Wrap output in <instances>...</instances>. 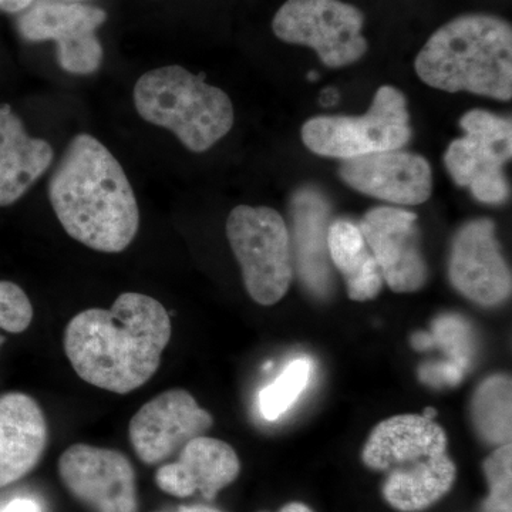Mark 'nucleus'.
Segmentation results:
<instances>
[{
	"mask_svg": "<svg viewBox=\"0 0 512 512\" xmlns=\"http://www.w3.org/2000/svg\"><path fill=\"white\" fill-rule=\"evenodd\" d=\"M35 0H0V9L9 13H18L29 9Z\"/></svg>",
	"mask_w": 512,
	"mask_h": 512,
	"instance_id": "28",
	"label": "nucleus"
},
{
	"mask_svg": "<svg viewBox=\"0 0 512 512\" xmlns=\"http://www.w3.org/2000/svg\"><path fill=\"white\" fill-rule=\"evenodd\" d=\"M456 466L448 454L427 458L413 466L389 471L384 498L396 510L421 511L439 501L456 480Z\"/></svg>",
	"mask_w": 512,
	"mask_h": 512,
	"instance_id": "21",
	"label": "nucleus"
},
{
	"mask_svg": "<svg viewBox=\"0 0 512 512\" xmlns=\"http://www.w3.org/2000/svg\"><path fill=\"white\" fill-rule=\"evenodd\" d=\"M47 441L46 416L35 399L19 392L0 396V488L32 473Z\"/></svg>",
	"mask_w": 512,
	"mask_h": 512,
	"instance_id": "16",
	"label": "nucleus"
},
{
	"mask_svg": "<svg viewBox=\"0 0 512 512\" xmlns=\"http://www.w3.org/2000/svg\"><path fill=\"white\" fill-rule=\"evenodd\" d=\"M460 126L466 137L448 146L444 156L448 173L458 185L470 188L478 201L503 204L510 195L504 165L512 154L511 120L471 110L461 117Z\"/></svg>",
	"mask_w": 512,
	"mask_h": 512,
	"instance_id": "8",
	"label": "nucleus"
},
{
	"mask_svg": "<svg viewBox=\"0 0 512 512\" xmlns=\"http://www.w3.org/2000/svg\"><path fill=\"white\" fill-rule=\"evenodd\" d=\"M214 419L202 409L191 393L171 389L144 404L130 421L128 437L137 457L147 466H156L180 453L181 448L204 436Z\"/></svg>",
	"mask_w": 512,
	"mask_h": 512,
	"instance_id": "11",
	"label": "nucleus"
},
{
	"mask_svg": "<svg viewBox=\"0 0 512 512\" xmlns=\"http://www.w3.org/2000/svg\"><path fill=\"white\" fill-rule=\"evenodd\" d=\"M158 512H221L217 508L208 507V505H190V507H178L175 511H158Z\"/></svg>",
	"mask_w": 512,
	"mask_h": 512,
	"instance_id": "29",
	"label": "nucleus"
},
{
	"mask_svg": "<svg viewBox=\"0 0 512 512\" xmlns=\"http://www.w3.org/2000/svg\"><path fill=\"white\" fill-rule=\"evenodd\" d=\"M279 512H313L311 508L306 507V505L299 503H292L285 505Z\"/></svg>",
	"mask_w": 512,
	"mask_h": 512,
	"instance_id": "30",
	"label": "nucleus"
},
{
	"mask_svg": "<svg viewBox=\"0 0 512 512\" xmlns=\"http://www.w3.org/2000/svg\"><path fill=\"white\" fill-rule=\"evenodd\" d=\"M60 2H80V0H60Z\"/></svg>",
	"mask_w": 512,
	"mask_h": 512,
	"instance_id": "31",
	"label": "nucleus"
},
{
	"mask_svg": "<svg viewBox=\"0 0 512 512\" xmlns=\"http://www.w3.org/2000/svg\"><path fill=\"white\" fill-rule=\"evenodd\" d=\"M291 210L299 278L309 292L325 298L332 289L328 249L329 202L322 192L302 188L293 195Z\"/></svg>",
	"mask_w": 512,
	"mask_h": 512,
	"instance_id": "18",
	"label": "nucleus"
},
{
	"mask_svg": "<svg viewBox=\"0 0 512 512\" xmlns=\"http://www.w3.org/2000/svg\"><path fill=\"white\" fill-rule=\"evenodd\" d=\"M133 96L141 119L171 131L192 153L210 150L234 126L228 94L181 66L144 73Z\"/></svg>",
	"mask_w": 512,
	"mask_h": 512,
	"instance_id": "4",
	"label": "nucleus"
},
{
	"mask_svg": "<svg viewBox=\"0 0 512 512\" xmlns=\"http://www.w3.org/2000/svg\"><path fill=\"white\" fill-rule=\"evenodd\" d=\"M57 471L66 490L89 511H138L136 471L120 451L73 444L60 456Z\"/></svg>",
	"mask_w": 512,
	"mask_h": 512,
	"instance_id": "10",
	"label": "nucleus"
},
{
	"mask_svg": "<svg viewBox=\"0 0 512 512\" xmlns=\"http://www.w3.org/2000/svg\"><path fill=\"white\" fill-rule=\"evenodd\" d=\"M485 476L490 484V495L484 504L485 512H512V446L497 447L485 460Z\"/></svg>",
	"mask_w": 512,
	"mask_h": 512,
	"instance_id": "25",
	"label": "nucleus"
},
{
	"mask_svg": "<svg viewBox=\"0 0 512 512\" xmlns=\"http://www.w3.org/2000/svg\"><path fill=\"white\" fill-rule=\"evenodd\" d=\"M414 69L434 89L511 100V25L485 13L458 16L430 36Z\"/></svg>",
	"mask_w": 512,
	"mask_h": 512,
	"instance_id": "3",
	"label": "nucleus"
},
{
	"mask_svg": "<svg viewBox=\"0 0 512 512\" xmlns=\"http://www.w3.org/2000/svg\"><path fill=\"white\" fill-rule=\"evenodd\" d=\"M412 134L406 97L392 86L377 90L363 116L313 117L302 127V141L312 153L343 161L400 150Z\"/></svg>",
	"mask_w": 512,
	"mask_h": 512,
	"instance_id": "6",
	"label": "nucleus"
},
{
	"mask_svg": "<svg viewBox=\"0 0 512 512\" xmlns=\"http://www.w3.org/2000/svg\"><path fill=\"white\" fill-rule=\"evenodd\" d=\"M33 320V306L29 296L19 285L0 281V330L22 333ZM3 338L0 336V345Z\"/></svg>",
	"mask_w": 512,
	"mask_h": 512,
	"instance_id": "26",
	"label": "nucleus"
},
{
	"mask_svg": "<svg viewBox=\"0 0 512 512\" xmlns=\"http://www.w3.org/2000/svg\"><path fill=\"white\" fill-rule=\"evenodd\" d=\"M227 237L241 266L245 288L259 305L281 301L291 285V237L272 208L239 205L229 214Z\"/></svg>",
	"mask_w": 512,
	"mask_h": 512,
	"instance_id": "5",
	"label": "nucleus"
},
{
	"mask_svg": "<svg viewBox=\"0 0 512 512\" xmlns=\"http://www.w3.org/2000/svg\"><path fill=\"white\" fill-rule=\"evenodd\" d=\"M434 340L429 335H423L427 342H436L450 357V365L454 369L466 372L471 365L474 353L473 332L470 326L460 316H441L434 322Z\"/></svg>",
	"mask_w": 512,
	"mask_h": 512,
	"instance_id": "24",
	"label": "nucleus"
},
{
	"mask_svg": "<svg viewBox=\"0 0 512 512\" xmlns=\"http://www.w3.org/2000/svg\"><path fill=\"white\" fill-rule=\"evenodd\" d=\"M447 443L446 431L429 417L402 414L377 424L363 450V461L373 470L389 473L446 454Z\"/></svg>",
	"mask_w": 512,
	"mask_h": 512,
	"instance_id": "17",
	"label": "nucleus"
},
{
	"mask_svg": "<svg viewBox=\"0 0 512 512\" xmlns=\"http://www.w3.org/2000/svg\"><path fill=\"white\" fill-rule=\"evenodd\" d=\"M107 13L83 2H40L19 19L20 35L29 42L52 40L64 72L93 74L103 63L104 50L97 29Z\"/></svg>",
	"mask_w": 512,
	"mask_h": 512,
	"instance_id": "9",
	"label": "nucleus"
},
{
	"mask_svg": "<svg viewBox=\"0 0 512 512\" xmlns=\"http://www.w3.org/2000/svg\"><path fill=\"white\" fill-rule=\"evenodd\" d=\"M0 512H42V508L39 503L30 498H16L5 505Z\"/></svg>",
	"mask_w": 512,
	"mask_h": 512,
	"instance_id": "27",
	"label": "nucleus"
},
{
	"mask_svg": "<svg viewBox=\"0 0 512 512\" xmlns=\"http://www.w3.org/2000/svg\"><path fill=\"white\" fill-rule=\"evenodd\" d=\"M448 275L461 295L485 308L510 298L511 271L495 237L493 221L481 218L458 229L451 245Z\"/></svg>",
	"mask_w": 512,
	"mask_h": 512,
	"instance_id": "12",
	"label": "nucleus"
},
{
	"mask_svg": "<svg viewBox=\"0 0 512 512\" xmlns=\"http://www.w3.org/2000/svg\"><path fill=\"white\" fill-rule=\"evenodd\" d=\"M313 365L308 357L292 360L278 379L264 387L259 393V412L264 419H281L298 402L311 382Z\"/></svg>",
	"mask_w": 512,
	"mask_h": 512,
	"instance_id": "23",
	"label": "nucleus"
},
{
	"mask_svg": "<svg viewBox=\"0 0 512 512\" xmlns=\"http://www.w3.org/2000/svg\"><path fill=\"white\" fill-rule=\"evenodd\" d=\"M471 414L481 439L497 447L511 443V377L497 375L485 379L474 393Z\"/></svg>",
	"mask_w": 512,
	"mask_h": 512,
	"instance_id": "22",
	"label": "nucleus"
},
{
	"mask_svg": "<svg viewBox=\"0 0 512 512\" xmlns=\"http://www.w3.org/2000/svg\"><path fill=\"white\" fill-rule=\"evenodd\" d=\"M49 200L57 220L80 244L119 254L140 227L133 187L109 148L90 134H77L49 181Z\"/></svg>",
	"mask_w": 512,
	"mask_h": 512,
	"instance_id": "2",
	"label": "nucleus"
},
{
	"mask_svg": "<svg viewBox=\"0 0 512 512\" xmlns=\"http://www.w3.org/2000/svg\"><path fill=\"white\" fill-rule=\"evenodd\" d=\"M363 23V13L340 0H286L272 30L282 42L311 47L326 66L345 67L367 52Z\"/></svg>",
	"mask_w": 512,
	"mask_h": 512,
	"instance_id": "7",
	"label": "nucleus"
},
{
	"mask_svg": "<svg viewBox=\"0 0 512 512\" xmlns=\"http://www.w3.org/2000/svg\"><path fill=\"white\" fill-rule=\"evenodd\" d=\"M339 175L353 190L397 205H420L433 190L426 158L392 150L343 161Z\"/></svg>",
	"mask_w": 512,
	"mask_h": 512,
	"instance_id": "14",
	"label": "nucleus"
},
{
	"mask_svg": "<svg viewBox=\"0 0 512 512\" xmlns=\"http://www.w3.org/2000/svg\"><path fill=\"white\" fill-rule=\"evenodd\" d=\"M241 463L234 448L212 437H195L180 450L177 461L158 468L156 484L173 497H191L200 493L205 500L237 480Z\"/></svg>",
	"mask_w": 512,
	"mask_h": 512,
	"instance_id": "15",
	"label": "nucleus"
},
{
	"mask_svg": "<svg viewBox=\"0 0 512 512\" xmlns=\"http://www.w3.org/2000/svg\"><path fill=\"white\" fill-rule=\"evenodd\" d=\"M416 221L417 215L403 208L376 207L357 225L375 256L383 282L393 292H416L426 284L427 266Z\"/></svg>",
	"mask_w": 512,
	"mask_h": 512,
	"instance_id": "13",
	"label": "nucleus"
},
{
	"mask_svg": "<svg viewBox=\"0 0 512 512\" xmlns=\"http://www.w3.org/2000/svg\"><path fill=\"white\" fill-rule=\"evenodd\" d=\"M328 249L330 262L345 279L352 301H372L379 295L382 272L357 225L346 220L330 224Z\"/></svg>",
	"mask_w": 512,
	"mask_h": 512,
	"instance_id": "20",
	"label": "nucleus"
},
{
	"mask_svg": "<svg viewBox=\"0 0 512 512\" xmlns=\"http://www.w3.org/2000/svg\"><path fill=\"white\" fill-rule=\"evenodd\" d=\"M173 335L170 315L144 293H121L110 309L77 313L64 330V352L84 382L117 394L144 386Z\"/></svg>",
	"mask_w": 512,
	"mask_h": 512,
	"instance_id": "1",
	"label": "nucleus"
},
{
	"mask_svg": "<svg viewBox=\"0 0 512 512\" xmlns=\"http://www.w3.org/2000/svg\"><path fill=\"white\" fill-rule=\"evenodd\" d=\"M53 148L30 136L8 104L0 106V207L18 202L49 170Z\"/></svg>",
	"mask_w": 512,
	"mask_h": 512,
	"instance_id": "19",
	"label": "nucleus"
}]
</instances>
